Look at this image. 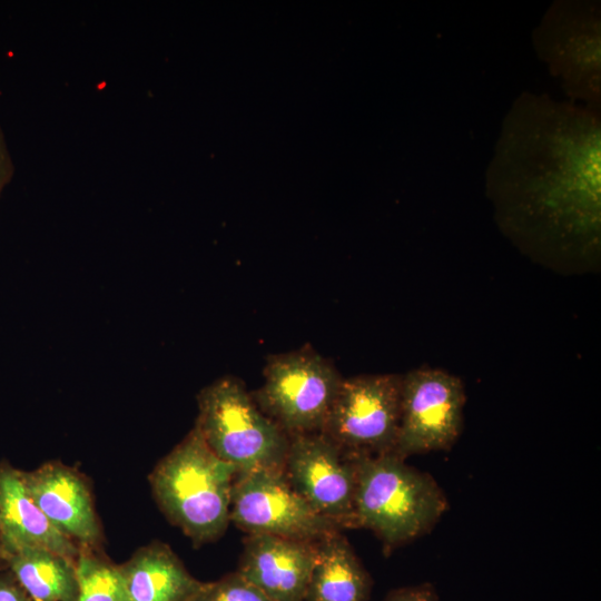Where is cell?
Returning <instances> with one entry per match:
<instances>
[{
  "label": "cell",
  "mask_w": 601,
  "mask_h": 601,
  "mask_svg": "<svg viewBox=\"0 0 601 601\" xmlns=\"http://www.w3.org/2000/svg\"><path fill=\"white\" fill-rule=\"evenodd\" d=\"M600 149L595 111L528 95L518 101L487 183L508 234L539 250L595 256Z\"/></svg>",
  "instance_id": "obj_1"
},
{
  "label": "cell",
  "mask_w": 601,
  "mask_h": 601,
  "mask_svg": "<svg viewBox=\"0 0 601 601\" xmlns=\"http://www.w3.org/2000/svg\"><path fill=\"white\" fill-rule=\"evenodd\" d=\"M236 470L220 460L194 426L148 476L154 499L195 546L217 541L230 523Z\"/></svg>",
  "instance_id": "obj_2"
},
{
  "label": "cell",
  "mask_w": 601,
  "mask_h": 601,
  "mask_svg": "<svg viewBox=\"0 0 601 601\" xmlns=\"http://www.w3.org/2000/svg\"><path fill=\"white\" fill-rule=\"evenodd\" d=\"M355 464L354 528L374 532L385 552L430 532L449 509L434 477L394 453Z\"/></svg>",
  "instance_id": "obj_3"
},
{
  "label": "cell",
  "mask_w": 601,
  "mask_h": 601,
  "mask_svg": "<svg viewBox=\"0 0 601 601\" xmlns=\"http://www.w3.org/2000/svg\"><path fill=\"white\" fill-rule=\"evenodd\" d=\"M197 403L194 426L236 473L283 467L289 436L263 413L239 378L216 380L199 392Z\"/></svg>",
  "instance_id": "obj_4"
},
{
  "label": "cell",
  "mask_w": 601,
  "mask_h": 601,
  "mask_svg": "<svg viewBox=\"0 0 601 601\" xmlns=\"http://www.w3.org/2000/svg\"><path fill=\"white\" fill-rule=\"evenodd\" d=\"M343 377L311 346L270 355L264 383L250 393L257 406L288 436L323 430Z\"/></svg>",
  "instance_id": "obj_5"
},
{
  "label": "cell",
  "mask_w": 601,
  "mask_h": 601,
  "mask_svg": "<svg viewBox=\"0 0 601 601\" xmlns=\"http://www.w3.org/2000/svg\"><path fill=\"white\" fill-rule=\"evenodd\" d=\"M402 374L343 378L321 431L351 457L394 453Z\"/></svg>",
  "instance_id": "obj_6"
},
{
  "label": "cell",
  "mask_w": 601,
  "mask_h": 601,
  "mask_svg": "<svg viewBox=\"0 0 601 601\" xmlns=\"http://www.w3.org/2000/svg\"><path fill=\"white\" fill-rule=\"evenodd\" d=\"M465 400L462 380L444 370L423 366L402 374L394 454L406 460L450 450L462 432Z\"/></svg>",
  "instance_id": "obj_7"
},
{
  "label": "cell",
  "mask_w": 601,
  "mask_h": 601,
  "mask_svg": "<svg viewBox=\"0 0 601 601\" xmlns=\"http://www.w3.org/2000/svg\"><path fill=\"white\" fill-rule=\"evenodd\" d=\"M229 519L247 534H269L313 543L342 531L293 489L283 467L236 473Z\"/></svg>",
  "instance_id": "obj_8"
},
{
  "label": "cell",
  "mask_w": 601,
  "mask_h": 601,
  "mask_svg": "<svg viewBox=\"0 0 601 601\" xmlns=\"http://www.w3.org/2000/svg\"><path fill=\"white\" fill-rule=\"evenodd\" d=\"M535 47L573 98L600 97V12L589 2L553 4L535 31Z\"/></svg>",
  "instance_id": "obj_9"
},
{
  "label": "cell",
  "mask_w": 601,
  "mask_h": 601,
  "mask_svg": "<svg viewBox=\"0 0 601 601\" xmlns=\"http://www.w3.org/2000/svg\"><path fill=\"white\" fill-rule=\"evenodd\" d=\"M283 471L293 489L341 530L354 528L355 459L322 432L289 436Z\"/></svg>",
  "instance_id": "obj_10"
},
{
  "label": "cell",
  "mask_w": 601,
  "mask_h": 601,
  "mask_svg": "<svg viewBox=\"0 0 601 601\" xmlns=\"http://www.w3.org/2000/svg\"><path fill=\"white\" fill-rule=\"evenodd\" d=\"M24 483L50 523L78 546L102 549L104 531L88 479L60 461L23 471Z\"/></svg>",
  "instance_id": "obj_11"
},
{
  "label": "cell",
  "mask_w": 601,
  "mask_h": 601,
  "mask_svg": "<svg viewBox=\"0 0 601 601\" xmlns=\"http://www.w3.org/2000/svg\"><path fill=\"white\" fill-rule=\"evenodd\" d=\"M316 542L247 534L236 570L272 601H305Z\"/></svg>",
  "instance_id": "obj_12"
},
{
  "label": "cell",
  "mask_w": 601,
  "mask_h": 601,
  "mask_svg": "<svg viewBox=\"0 0 601 601\" xmlns=\"http://www.w3.org/2000/svg\"><path fill=\"white\" fill-rule=\"evenodd\" d=\"M0 524L3 558L24 545H40L76 561L79 546L61 534L30 494L23 471L0 462ZM1 560V561H2Z\"/></svg>",
  "instance_id": "obj_13"
},
{
  "label": "cell",
  "mask_w": 601,
  "mask_h": 601,
  "mask_svg": "<svg viewBox=\"0 0 601 601\" xmlns=\"http://www.w3.org/2000/svg\"><path fill=\"white\" fill-rule=\"evenodd\" d=\"M121 601H185L200 585L171 548L154 541L118 564Z\"/></svg>",
  "instance_id": "obj_14"
},
{
  "label": "cell",
  "mask_w": 601,
  "mask_h": 601,
  "mask_svg": "<svg viewBox=\"0 0 601 601\" xmlns=\"http://www.w3.org/2000/svg\"><path fill=\"white\" fill-rule=\"evenodd\" d=\"M372 579L342 531L316 542L305 601H367Z\"/></svg>",
  "instance_id": "obj_15"
},
{
  "label": "cell",
  "mask_w": 601,
  "mask_h": 601,
  "mask_svg": "<svg viewBox=\"0 0 601 601\" xmlns=\"http://www.w3.org/2000/svg\"><path fill=\"white\" fill-rule=\"evenodd\" d=\"M31 601H76V563L50 549L24 545L2 560Z\"/></svg>",
  "instance_id": "obj_16"
},
{
  "label": "cell",
  "mask_w": 601,
  "mask_h": 601,
  "mask_svg": "<svg viewBox=\"0 0 601 601\" xmlns=\"http://www.w3.org/2000/svg\"><path fill=\"white\" fill-rule=\"evenodd\" d=\"M75 563L78 581L76 601H121L118 564L102 549L79 546Z\"/></svg>",
  "instance_id": "obj_17"
},
{
  "label": "cell",
  "mask_w": 601,
  "mask_h": 601,
  "mask_svg": "<svg viewBox=\"0 0 601 601\" xmlns=\"http://www.w3.org/2000/svg\"><path fill=\"white\" fill-rule=\"evenodd\" d=\"M185 601H272L237 571L201 585Z\"/></svg>",
  "instance_id": "obj_18"
},
{
  "label": "cell",
  "mask_w": 601,
  "mask_h": 601,
  "mask_svg": "<svg viewBox=\"0 0 601 601\" xmlns=\"http://www.w3.org/2000/svg\"><path fill=\"white\" fill-rule=\"evenodd\" d=\"M384 601H440L430 583L398 588L391 591Z\"/></svg>",
  "instance_id": "obj_19"
},
{
  "label": "cell",
  "mask_w": 601,
  "mask_h": 601,
  "mask_svg": "<svg viewBox=\"0 0 601 601\" xmlns=\"http://www.w3.org/2000/svg\"><path fill=\"white\" fill-rule=\"evenodd\" d=\"M0 601H31L9 571L0 572Z\"/></svg>",
  "instance_id": "obj_20"
},
{
  "label": "cell",
  "mask_w": 601,
  "mask_h": 601,
  "mask_svg": "<svg viewBox=\"0 0 601 601\" xmlns=\"http://www.w3.org/2000/svg\"><path fill=\"white\" fill-rule=\"evenodd\" d=\"M14 166L2 128L0 127V195L13 176Z\"/></svg>",
  "instance_id": "obj_21"
},
{
  "label": "cell",
  "mask_w": 601,
  "mask_h": 601,
  "mask_svg": "<svg viewBox=\"0 0 601 601\" xmlns=\"http://www.w3.org/2000/svg\"><path fill=\"white\" fill-rule=\"evenodd\" d=\"M3 558V538H2V530L0 524V560Z\"/></svg>",
  "instance_id": "obj_22"
}]
</instances>
